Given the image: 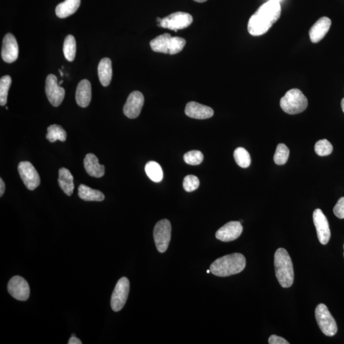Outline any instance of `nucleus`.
Returning a JSON list of instances; mask_svg holds the SVG:
<instances>
[{"label":"nucleus","instance_id":"nucleus-1","mask_svg":"<svg viewBox=\"0 0 344 344\" xmlns=\"http://www.w3.org/2000/svg\"><path fill=\"white\" fill-rule=\"evenodd\" d=\"M281 15L280 2L268 1L262 5L250 18L247 26L251 35H264L277 22Z\"/></svg>","mask_w":344,"mask_h":344},{"label":"nucleus","instance_id":"nucleus-2","mask_svg":"<svg viewBox=\"0 0 344 344\" xmlns=\"http://www.w3.org/2000/svg\"><path fill=\"white\" fill-rule=\"evenodd\" d=\"M246 265V257L243 254L233 253L218 258L210 265V270L212 274L225 277L241 273Z\"/></svg>","mask_w":344,"mask_h":344},{"label":"nucleus","instance_id":"nucleus-3","mask_svg":"<svg viewBox=\"0 0 344 344\" xmlns=\"http://www.w3.org/2000/svg\"><path fill=\"white\" fill-rule=\"evenodd\" d=\"M274 266L276 277L281 286L288 288L293 285L294 275L293 262L285 249L280 248L276 251Z\"/></svg>","mask_w":344,"mask_h":344},{"label":"nucleus","instance_id":"nucleus-4","mask_svg":"<svg viewBox=\"0 0 344 344\" xmlns=\"http://www.w3.org/2000/svg\"><path fill=\"white\" fill-rule=\"evenodd\" d=\"M280 105L286 113L295 115L306 111L308 106V100L298 89H292L281 98Z\"/></svg>","mask_w":344,"mask_h":344},{"label":"nucleus","instance_id":"nucleus-5","mask_svg":"<svg viewBox=\"0 0 344 344\" xmlns=\"http://www.w3.org/2000/svg\"><path fill=\"white\" fill-rule=\"evenodd\" d=\"M315 319L321 332L328 337H333L337 332V325L334 318L325 304L318 305L315 310Z\"/></svg>","mask_w":344,"mask_h":344},{"label":"nucleus","instance_id":"nucleus-6","mask_svg":"<svg viewBox=\"0 0 344 344\" xmlns=\"http://www.w3.org/2000/svg\"><path fill=\"white\" fill-rule=\"evenodd\" d=\"M154 240L158 251L163 253L168 249L171 235V226L168 220L158 221L153 232Z\"/></svg>","mask_w":344,"mask_h":344},{"label":"nucleus","instance_id":"nucleus-7","mask_svg":"<svg viewBox=\"0 0 344 344\" xmlns=\"http://www.w3.org/2000/svg\"><path fill=\"white\" fill-rule=\"evenodd\" d=\"M193 22L191 15L183 12H174L168 16L163 18L160 23H158V27L167 28L177 32L178 30L189 27Z\"/></svg>","mask_w":344,"mask_h":344},{"label":"nucleus","instance_id":"nucleus-8","mask_svg":"<svg viewBox=\"0 0 344 344\" xmlns=\"http://www.w3.org/2000/svg\"><path fill=\"white\" fill-rule=\"evenodd\" d=\"M130 288L128 278L125 277L120 278L111 297V307L114 312H119L123 308L129 295Z\"/></svg>","mask_w":344,"mask_h":344},{"label":"nucleus","instance_id":"nucleus-9","mask_svg":"<svg viewBox=\"0 0 344 344\" xmlns=\"http://www.w3.org/2000/svg\"><path fill=\"white\" fill-rule=\"evenodd\" d=\"M20 178L29 190L33 191L40 184V176L37 171L29 161H22L18 165Z\"/></svg>","mask_w":344,"mask_h":344},{"label":"nucleus","instance_id":"nucleus-10","mask_svg":"<svg viewBox=\"0 0 344 344\" xmlns=\"http://www.w3.org/2000/svg\"><path fill=\"white\" fill-rule=\"evenodd\" d=\"M46 93L49 102L54 106L61 105L65 95L64 89L60 87L56 75H49L46 80Z\"/></svg>","mask_w":344,"mask_h":344},{"label":"nucleus","instance_id":"nucleus-11","mask_svg":"<svg viewBox=\"0 0 344 344\" xmlns=\"http://www.w3.org/2000/svg\"><path fill=\"white\" fill-rule=\"evenodd\" d=\"M8 291L13 298L19 301H26L30 295V288L27 281L20 276L16 275L9 281Z\"/></svg>","mask_w":344,"mask_h":344},{"label":"nucleus","instance_id":"nucleus-12","mask_svg":"<svg viewBox=\"0 0 344 344\" xmlns=\"http://www.w3.org/2000/svg\"><path fill=\"white\" fill-rule=\"evenodd\" d=\"M313 221L320 243L322 245L327 244L331 237L329 223L327 217L319 208L314 210Z\"/></svg>","mask_w":344,"mask_h":344},{"label":"nucleus","instance_id":"nucleus-13","mask_svg":"<svg viewBox=\"0 0 344 344\" xmlns=\"http://www.w3.org/2000/svg\"><path fill=\"white\" fill-rule=\"evenodd\" d=\"M144 97L140 91H135L132 92L127 99L124 106L123 113L130 119H135L139 117L141 113Z\"/></svg>","mask_w":344,"mask_h":344},{"label":"nucleus","instance_id":"nucleus-14","mask_svg":"<svg viewBox=\"0 0 344 344\" xmlns=\"http://www.w3.org/2000/svg\"><path fill=\"white\" fill-rule=\"evenodd\" d=\"M19 56V46L15 36L11 33H7L3 40L2 57L8 63L16 61Z\"/></svg>","mask_w":344,"mask_h":344},{"label":"nucleus","instance_id":"nucleus-15","mask_svg":"<svg viewBox=\"0 0 344 344\" xmlns=\"http://www.w3.org/2000/svg\"><path fill=\"white\" fill-rule=\"evenodd\" d=\"M243 231L239 221H230L219 229L216 233V239L225 242L233 241L239 238Z\"/></svg>","mask_w":344,"mask_h":344},{"label":"nucleus","instance_id":"nucleus-16","mask_svg":"<svg viewBox=\"0 0 344 344\" xmlns=\"http://www.w3.org/2000/svg\"><path fill=\"white\" fill-rule=\"evenodd\" d=\"M332 20L327 17H320L312 26L309 31L310 38L312 43L319 42L327 35L329 31Z\"/></svg>","mask_w":344,"mask_h":344},{"label":"nucleus","instance_id":"nucleus-17","mask_svg":"<svg viewBox=\"0 0 344 344\" xmlns=\"http://www.w3.org/2000/svg\"><path fill=\"white\" fill-rule=\"evenodd\" d=\"M187 116L197 119H206L213 116V111L209 106L202 105L195 101L187 104L185 109Z\"/></svg>","mask_w":344,"mask_h":344},{"label":"nucleus","instance_id":"nucleus-18","mask_svg":"<svg viewBox=\"0 0 344 344\" xmlns=\"http://www.w3.org/2000/svg\"><path fill=\"white\" fill-rule=\"evenodd\" d=\"M91 85L89 80H81L77 85L75 99L78 105L85 108L90 105L91 100Z\"/></svg>","mask_w":344,"mask_h":344},{"label":"nucleus","instance_id":"nucleus-19","mask_svg":"<svg viewBox=\"0 0 344 344\" xmlns=\"http://www.w3.org/2000/svg\"><path fill=\"white\" fill-rule=\"evenodd\" d=\"M84 168L90 176L100 178L105 174V166L99 163L98 159L93 154H88L84 160Z\"/></svg>","mask_w":344,"mask_h":344},{"label":"nucleus","instance_id":"nucleus-20","mask_svg":"<svg viewBox=\"0 0 344 344\" xmlns=\"http://www.w3.org/2000/svg\"><path fill=\"white\" fill-rule=\"evenodd\" d=\"M98 77L101 85L108 86L110 84L113 77V67L111 60L105 57L99 62L98 67Z\"/></svg>","mask_w":344,"mask_h":344},{"label":"nucleus","instance_id":"nucleus-21","mask_svg":"<svg viewBox=\"0 0 344 344\" xmlns=\"http://www.w3.org/2000/svg\"><path fill=\"white\" fill-rule=\"evenodd\" d=\"M58 184L61 189L68 196H71L74 192V177L68 169L61 168L59 170Z\"/></svg>","mask_w":344,"mask_h":344},{"label":"nucleus","instance_id":"nucleus-22","mask_svg":"<svg viewBox=\"0 0 344 344\" xmlns=\"http://www.w3.org/2000/svg\"><path fill=\"white\" fill-rule=\"evenodd\" d=\"M80 5V0H65L57 5L56 14L57 17L64 19L75 14Z\"/></svg>","mask_w":344,"mask_h":344},{"label":"nucleus","instance_id":"nucleus-23","mask_svg":"<svg viewBox=\"0 0 344 344\" xmlns=\"http://www.w3.org/2000/svg\"><path fill=\"white\" fill-rule=\"evenodd\" d=\"M171 36L169 33H164L157 36L150 42L151 49L156 53L169 54V46H170Z\"/></svg>","mask_w":344,"mask_h":344},{"label":"nucleus","instance_id":"nucleus-24","mask_svg":"<svg viewBox=\"0 0 344 344\" xmlns=\"http://www.w3.org/2000/svg\"><path fill=\"white\" fill-rule=\"evenodd\" d=\"M79 197L83 200L91 202H101L105 199L104 195L98 190L91 189V187L85 186L84 184L80 185L79 187Z\"/></svg>","mask_w":344,"mask_h":344},{"label":"nucleus","instance_id":"nucleus-25","mask_svg":"<svg viewBox=\"0 0 344 344\" xmlns=\"http://www.w3.org/2000/svg\"><path fill=\"white\" fill-rule=\"evenodd\" d=\"M146 174L151 181L160 182L162 181L163 172L160 164L155 161H148L145 166Z\"/></svg>","mask_w":344,"mask_h":344},{"label":"nucleus","instance_id":"nucleus-26","mask_svg":"<svg viewBox=\"0 0 344 344\" xmlns=\"http://www.w3.org/2000/svg\"><path fill=\"white\" fill-rule=\"evenodd\" d=\"M67 132L60 125L53 124L48 127L46 138L49 142L53 143L57 140L64 142L67 140Z\"/></svg>","mask_w":344,"mask_h":344},{"label":"nucleus","instance_id":"nucleus-27","mask_svg":"<svg viewBox=\"0 0 344 344\" xmlns=\"http://www.w3.org/2000/svg\"><path fill=\"white\" fill-rule=\"evenodd\" d=\"M77 46L76 41L74 36L72 35H69L64 39L63 44V53L68 61H74L75 54H76Z\"/></svg>","mask_w":344,"mask_h":344},{"label":"nucleus","instance_id":"nucleus-28","mask_svg":"<svg viewBox=\"0 0 344 344\" xmlns=\"http://www.w3.org/2000/svg\"><path fill=\"white\" fill-rule=\"evenodd\" d=\"M234 160L240 167L246 168L251 165V160L249 153L243 147H238L234 151Z\"/></svg>","mask_w":344,"mask_h":344},{"label":"nucleus","instance_id":"nucleus-29","mask_svg":"<svg viewBox=\"0 0 344 344\" xmlns=\"http://www.w3.org/2000/svg\"><path fill=\"white\" fill-rule=\"evenodd\" d=\"M289 150L288 147L284 143H280L276 148L273 161L278 165H285L288 160Z\"/></svg>","mask_w":344,"mask_h":344},{"label":"nucleus","instance_id":"nucleus-30","mask_svg":"<svg viewBox=\"0 0 344 344\" xmlns=\"http://www.w3.org/2000/svg\"><path fill=\"white\" fill-rule=\"evenodd\" d=\"M12 84L9 75H5L0 79V105L5 106L7 103L8 93Z\"/></svg>","mask_w":344,"mask_h":344},{"label":"nucleus","instance_id":"nucleus-31","mask_svg":"<svg viewBox=\"0 0 344 344\" xmlns=\"http://www.w3.org/2000/svg\"><path fill=\"white\" fill-rule=\"evenodd\" d=\"M315 152L318 156H327L331 155L333 151V146L327 139L319 140L315 145Z\"/></svg>","mask_w":344,"mask_h":344},{"label":"nucleus","instance_id":"nucleus-32","mask_svg":"<svg viewBox=\"0 0 344 344\" xmlns=\"http://www.w3.org/2000/svg\"><path fill=\"white\" fill-rule=\"evenodd\" d=\"M186 41L184 38L179 36H171L170 46H169V54L174 55L180 53L186 45Z\"/></svg>","mask_w":344,"mask_h":344},{"label":"nucleus","instance_id":"nucleus-33","mask_svg":"<svg viewBox=\"0 0 344 344\" xmlns=\"http://www.w3.org/2000/svg\"><path fill=\"white\" fill-rule=\"evenodd\" d=\"M185 162L190 165H199L202 163L203 155L199 150H191L184 155Z\"/></svg>","mask_w":344,"mask_h":344},{"label":"nucleus","instance_id":"nucleus-34","mask_svg":"<svg viewBox=\"0 0 344 344\" xmlns=\"http://www.w3.org/2000/svg\"><path fill=\"white\" fill-rule=\"evenodd\" d=\"M200 181L197 177L189 175L185 177L183 181V187L187 192H192L199 188Z\"/></svg>","mask_w":344,"mask_h":344},{"label":"nucleus","instance_id":"nucleus-35","mask_svg":"<svg viewBox=\"0 0 344 344\" xmlns=\"http://www.w3.org/2000/svg\"><path fill=\"white\" fill-rule=\"evenodd\" d=\"M333 213L338 218L344 219V197L338 200L337 204L333 208Z\"/></svg>","mask_w":344,"mask_h":344},{"label":"nucleus","instance_id":"nucleus-36","mask_svg":"<svg viewBox=\"0 0 344 344\" xmlns=\"http://www.w3.org/2000/svg\"><path fill=\"white\" fill-rule=\"evenodd\" d=\"M268 343L270 344H289V343L285 339L278 336L275 335H271L269 339H268Z\"/></svg>","mask_w":344,"mask_h":344},{"label":"nucleus","instance_id":"nucleus-37","mask_svg":"<svg viewBox=\"0 0 344 344\" xmlns=\"http://www.w3.org/2000/svg\"><path fill=\"white\" fill-rule=\"evenodd\" d=\"M69 344H82L81 341L75 337H72L69 340Z\"/></svg>","mask_w":344,"mask_h":344},{"label":"nucleus","instance_id":"nucleus-38","mask_svg":"<svg viewBox=\"0 0 344 344\" xmlns=\"http://www.w3.org/2000/svg\"><path fill=\"white\" fill-rule=\"evenodd\" d=\"M5 191V184L2 179H0V197L4 195Z\"/></svg>","mask_w":344,"mask_h":344},{"label":"nucleus","instance_id":"nucleus-39","mask_svg":"<svg viewBox=\"0 0 344 344\" xmlns=\"http://www.w3.org/2000/svg\"><path fill=\"white\" fill-rule=\"evenodd\" d=\"M341 107H342L344 113V98L342 99V101H341Z\"/></svg>","mask_w":344,"mask_h":344},{"label":"nucleus","instance_id":"nucleus-40","mask_svg":"<svg viewBox=\"0 0 344 344\" xmlns=\"http://www.w3.org/2000/svg\"><path fill=\"white\" fill-rule=\"evenodd\" d=\"M194 1L199 3H203L205 2L206 1H207V0H194Z\"/></svg>","mask_w":344,"mask_h":344},{"label":"nucleus","instance_id":"nucleus-41","mask_svg":"<svg viewBox=\"0 0 344 344\" xmlns=\"http://www.w3.org/2000/svg\"><path fill=\"white\" fill-rule=\"evenodd\" d=\"M161 19H161L160 17L156 18V22H157L158 23H160L161 22Z\"/></svg>","mask_w":344,"mask_h":344},{"label":"nucleus","instance_id":"nucleus-42","mask_svg":"<svg viewBox=\"0 0 344 344\" xmlns=\"http://www.w3.org/2000/svg\"><path fill=\"white\" fill-rule=\"evenodd\" d=\"M271 1L280 2L281 0H271Z\"/></svg>","mask_w":344,"mask_h":344},{"label":"nucleus","instance_id":"nucleus-43","mask_svg":"<svg viewBox=\"0 0 344 344\" xmlns=\"http://www.w3.org/2000/svg\"><path fill=\"white\" fill-rule=\"evenodd\" d=\"M59 71L60 72V74H61V76H62V75H63V74H62V72L60 70H59Z\"/></svg>","mask_w":344,"mask_h":344},{"label":"nucleus","instance_id":"nucleus-44","mask_svg":"<svg viewBox=\"0 0 344 344\" xmlns=\"http://www.w3.org/2000/svg\"><path fill=\"white\" fill-rule=\"evenodd\" d=\"M62 82H63V80H61V81H60V82H59V85H61V84H62Z\"/></svg>","mask_w":344,"mask_h":344},{"label":"nucleus","instance_id":"nucleus-45","mask_svg":"<svg viewBox=\"0 0 344 344\" xmlns=\"http://www.w3.org/2000/svg\"><path fill=\"white\" fill-rule=\"evenodd\" d=\"M207 273H210V270H207Z\"/></svg>","mask_w":344,"mask_h":344},{"label":"nucleus","instance_id":"nucleus-46","mask_svg":"<svg viewBox=\"0 0 344 344\" xmlns=\"http://www.w3.org/2000/svg\"><path fill=\"white\" fill-rule=\"evenodd\" d=\"M72 337H75V333H73V334H72Z\"/></svg>","mask_w":344,"mask_h":344},{"label":"nucleus","instance_id":"nucleus-47","mask_svg":"<svg viewBox=\"0 0 344 344\" xmlns=\"http://www.w3.org/2000/svg\"><path fill=\"white\" fill-rule=\"evenodd\" d=\"M343 249H344V245H343ZM343 256H344V253H343Z\"/></svg>","mask_w":344,"mask_h":344}]
</instances>
